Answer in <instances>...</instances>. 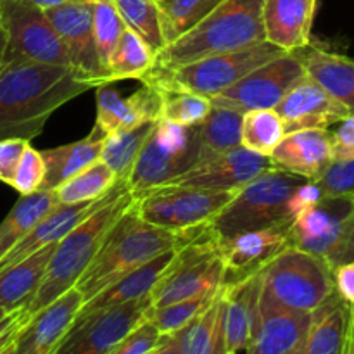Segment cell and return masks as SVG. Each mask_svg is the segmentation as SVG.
Wrapping results in <instances>:
<instances>
[{
	"label": "cell",
	"mask_w": 354,
	"mask_h": 354,
	"mask_svg": "<svg viewBox=\"0 0 354 354\" xmlns=\"http://www.w3.org/2000/svg\"><path fill=\"white\" fill-rule=\"evenodd\" d=\"M90 88L97 86L68 66L6 61L0 68V140L30 142L62 104Z\"/></svg>",
	"instance_id": "cell-1"
},
{
	"label": "cell",
	"mask_w": 354,
	"mask_h": 354,
	"mask_svg": "<svg viewBox=\"0 0 354 354\" xmlns=\"http://www.w3.org/2000/svg\"><path fill=\"white\" fill-rule=\"evenodd\" d=\"M265 0H223L199 24L166 45L151 71H169L209 55L242 50L265 41Z\"/></svg>",
	"instance_id": "cell-2"
},
{
	"label": "cell",
	"mask_w": 354,
	"mask_h": 354,
	"mask_svg": "<svg viewBox=\"0 0 354 354\" xmlns=\"http://www.w3.org/2000/svg\"><path fill=\"white\" fill-rule=\"evenodd\" d=\"M133 203L135 196L130 190L118 194L97 207L55 244L44 279L26 306L28 313H37L76 286L80 277L102 248L113 225L133 206Z\"/></svg>",
	"instance_id": "cell-3"
},
{
	"label": "cell",
	"mask_w": 354,
	"mask_h": 354,
	"mask_svg": "<svg viewBox=\"0 0 354 354\" xmlns=\"http://www.w3.org/2000/svg\"><path fill=\"white\" fill-rule=\"evenodd\" d=\"M182 239V232L154 227L140 220L133 203V206L113 225L102 248L75 287L82 292L83 299L88 301L144 263L169 249L178 248Z\"/></svg>",
	"instance_id": "cell-4"
},
{
	"label": "cell",
	"mask_w": 354,
	"mask_h": 354,
	"mask_svg": "<svg viewBox=\"0 0 354 354\" xmlns=\"http://www.w3.org/2000/svg\"><path fill=\"white\" fill-rule=\"evenodd\" d=\"M175 256L151 294L152 310L180 301L216 294L225 282L220 239L209 223L182 232Z\"/></svg>",
	"instance_id": "cell-5"
},
{
	"label": "cell",
	"mask_w": 354,
	"mask_h": 354,
	"mask_svg": "<svg viewBox=\"0 0 354 354\" xmlns=\"http://www.w3.org/2000/svg\"><path fill=\"white\" fill-rule=\"evenodd\" d=\"M304 182L303 176L282 169H266L235 192L230 203L209 221V228L221 242L244 232L292 223L287 203Z\"/></svg>",
	"instance_id": "cell-6"
},
{
	"label": "cell",
	"mask_w": 354,
	"mask_h": 354,
	"mask_svg": "<svg viewBox=\"0 0 354 354\" xmlns=\"http://www.w3.org/2000/svg\"><path fill=\"white\" fill-rule=\"evenodd\" d=\"M280 54H283V50L265 40L242 50L209 55L169 71H151L140 82L161 90L190 92L213 99L259 66L279 57Z\"/></svg>",
	"instance_id": "cell-7"
},
{
	"label": "cell",
	"mask_w": 354,
	"mask_h": 354,
	"mask_svg": "<svg viewBox=\"0 0 354 354\" xmlns=\"http://www.w3.org/2000/svg\"><path fill=\"white\" fill-rule=\"evenodd\" d=\"M261 292L280 306L313 313L335 292L334 275L324 258L290 245L261 272Z\"/></svg>",
	"instance_id": "cell-8"
},
{
	"label": "cell",
	"mask_w": 354,
	"mask_h": 354,
	"mask_svg": "<svg viewBox=\"0 0 354 354\" xmlns=\"http://www.w3.org/2000/svg\"><path fill=\"white\" fill-rule=\"evenodd\" d=\"M201 161L203 147L197 127H183L159 120L152 127L133 169L128 175V190L137 197L183 175Z\"/></svg>",
	"instance_id": "cell-9"
},
{
	"label": "cell",
	"mask_w": 354,
	"mask_h": 354,
	"mask_svg": "<svg viewBox=\"0 0 354 354\" xmlns=\"http://www.w3.org/2000/svg\"><path fill=\"white\" fill-rule=\"evenodd\" d=\"M237 190H199L183 187H154L135 197L138 218L173 232L209 223L232 201Z\"/></svg>",
	"instance_id": "cell-10"
},
{
	"label": "cell",
	"mask_w": 354,
	"mask_h": 354,
	"mask_svg": "<svg viewBox=\"0 0 354 354\" xmlns=\"http://www.w3.org/2000/svg\"><path fill=\"white\" fill-rule=\"evenodd\" d=\"M0 28L7 38L3 62L28 59L71 68L61 38L40 7L24 0H0Z\"/></svg>",
	"instance_id": "cell-11"
},
{
	"label": "cell",
	"mask_w": 354,
	"mask_h": 354,
	"mask_svg": "<svg viewBox=\"0 0 354 354\" xmlns=\"http://www.w3.org/2000/svg\"><path fill=\"white\" fill-rule=\"evenodd\" d=\"M304 76L306 69L299 55L296 52H283L209 100L213 106L242 114L254 109H275L286 93Z\"/></svg>",
	"instance_id": "cell-12"
},
{
	"label": "cell",
	"mask_w": 354,
	"mask_h": 354,
	"mask_svg": "<svg viewBox=\"0 0 354 354\" xmlns=\"http://www.w3.org/2000/svg\"><path fill=\"white\" fill-rule=\"evenodd\" d=\"M151 310V296H147L76 320L54 354H109Z\"/></svg>",
	"instance_id": "cell-13"
},
{
	"label": "cell",
	"mask_w": 354,
	"mask_h": 354,
	"mask_svg": "<svg viewBox=\"0 0 354 354\" xmlns=\"http://www.w3.org/2000/svg\"><path fill=\"white\" fill-rule=\"evenodd\" d=\"M48 23L61 38L69 66L95 86L109 85V78L100 66L93 38V2L64 0L44 9Z\"/></svg>",
	"instance_id": "cell-14"
},
{
	"label": "cell",
	"mask_w": 354,
	"mask_h": 354,
	"mask_svg": "<svg viewBox=\"0 0 354 354\" xmlns=\"http://www.w3.org/2000/svg\"><path fill=\"white\" fill-rule=\"evenodd\" d=\"M354 211V196L322 197L292 220L289 228L292 248L320 256L327 261L344 234Z\"/></svg>",
	"instance_id": "cell-15"
},
{
	"label": "cell",
	"mask_w": 354,
	"mask_h": 354,
	"mask_svg": "<svg viewBox=\"0 0 354 354\" xmlns=\"http://www.w3.org/2000/svg\"><path fill=\"white\" fill-rule=\"evenodd\" d=\"M272 168L266 156L254 154L241 145L237 149L207 158L183 175L159 187H183L199 190H239Z\"/></svg>",
	"instance_id": "cell-16"
},
{
	"label": "cell",
	"mask_w": 354,
	"mask_h": 354,
	"mask_svg": "<svg viewBox=\"0 0 354 354\" xmlns=\"http://www.w3.org/2000/svg\"><path fill=\"white\" fill-rule=\"evenodd\" d=\"M289 228L290 223L275 225L221 241L220 252L225 263L223 283H234L261 273L280 252L292 245Z\"/></svg>",
	"instance_id": "cell-17"
},
{
	"label": "cell",
	"mask_w": 354,
	"mask_h": 354,
	"mask_svg": "<svg viewBox=\"0 0 354 354\" xmlns=\"http://www.w3.org/2000/svg\"><path fill=\"white\" fill-rule=\"evenodd\" d=\"M282 118L286 133L299 130H330L351 111L328 95L315 80L304 76L286 93L275 107Z\"/></svg>",
	"instance_id": "cell-18"
},
{
	"label": "cell",
	"mask_w": 354,
	"mask_h": 354,
	"mask_svg": "<svg viewBox=\"0 0 354 354\" xmlns=\"http://www.w3.org/2000/svg\"><path fill=\"white\" fill-rule=\"evenodd\" d=\"M82 292L76 287L33 313L14 339V354H54L73 327L80 308Z\"/></svg>",
	"instance_id": "cell-19"
},
{
	"label": "cell",
	"mask_w": 354,
	"mask_h": 354,
	"mask_svg": "<svg viewBox=\"0 0 354 354\" xmlns=\"http://www.w3.org/2000/svg\"><path fill=\"white\" fill-rule=\"evenodd\" d=\"M97 88V123L93 130L104 137L161 120L162 92L154 85L142 83L140 88L130 97H121L109 85Z\"/></svg>",
	"instance_id": "cell-20"
},
{
	"label": "cell",
	"mask_w": 354,
	"mask_h": 354,
	"mask_svg": "<svg viewBox=\"0 0 354 354\" xmlns=\"http://www.w3.org/2000/svg\"><path fill=\"white\" fill-rule=\"evenodd\" d=\"M220 297L225 351H245L258 328L261 273L234 283H223Z\"/></svg>",
	"instance_id": "cell-21"
},
{
	"label": "cell",
	"mask_w": 354,
	"mask_h": 354,
	"mask_svg": "<svg viewBox=\"0 0 354 354\" xmlns=\"http://www.w3.org/2000/svg\"><path fill=\"white\" fill-rule=\"evenodd\" d=\"M311 313L294 311L273 303L261 292L259 322L248 354H287L306 341Z\"/></svg>",
	"instance_id": "cell-22"
},
{
	"label": "cell",
	"mask_w": 354,
	"mask_h": 354,
	"mask_svg": "<svg viewBox=\"0 0 354 354\" xmlns=\"http://www.w3.org/2000/svg\"><path fill=\"white\" fill-rule=\"evenodd\" d=\"M268 159L272 168L315 182L332 161L330 131L313 128L287 133Z\"/></svg>",
	"instance_id": "cell-23"
},
{
	"label": "cell",
	"mask_w": 354,
	"mask_h": 354,
	"mask_svg": "<svg viewBox=\"0 0 354 354\" xmlns=\"http://www.w3.org/2000/svg\"><path fill=\"white\" fill-rule=\"evenodd\" d=\"M318 0H265V40L283 52H296L311 44V28Z\"/></svg>",
	"instance_id": "cell-24"
},
{
	"label": "cell",
	"mask_w": 354,
	"mask_h": 354,
	"mask_svg": "<svg viewBox=\"0 0 354 354\" xmlns=\"http://www.w3.org/2000/svg\"><path fill=\"white\" fill-rule=\"evenodd\" d=\"M303 354H354L351 304L337 292L311 313Z\"/></svg>",
	"instance_id": "cell-25"
},
{
	"label": "cell",
	"mask_w": 354,
	"mask_h": 354,
	"mask_svg": "<svg viewBox=\"0 0 354 354\" xmlns=\"http://www.w3.org/2000/svg\"><path fill=\"white\" fill-rule=\"evenodd\" d=\"M173 256H175V249H169V251L162 252V254L152 258L151 261L135 268L133 272L123 275L120 280L111 283L109 287L100 290L99 294L90 297L88 301H85L83 306L80 308L78 315H76V320L90 317V315L97 313L100 310H107V308L120 306V304L151 296L152 290L156 289L158 282L161 280L162 273L166 272V268L171 263Z\"/></svg>",
	"instance_id": "cell-26"
},
{
	"label": "cell",
	"mask_w": 354,
	"mask_h": 354,
	"mask_svg": "<svg viewBox=\"0 0 354 354\" xmlns=\"http://www.w3.org/2000/svg\"><path fill=\"white\" fill-rule=\"evenodd\" d=\"M306 75L318 83L328 95L354 113V61L346 55L322 48L308 47L296 50Z\"/></svg>",
	"instance_id": "cell-27"
},
{
	"label": "cell",
	"mask_w": 354,
	"mask_h": 354,
	"mask_svg": "<svg viewBox=\"0 0 354 354\" xmlns=\"http://www.w3.org/2000/svg\"><path fill=\"white\" fill-rule=\"evenodd\" d=\"M55 245L38 249L21 261L0 270V310L3 313L30 304L45 275Z\"/></svg>",
	"instance_id": "cell-28"
},
{
	"label": "cell",
	"mask_w": 354,
	"mask_h": 354,
	"mask_svg": "<svg viewBox=\"0 0 354 354\" xmlns=\"http://www.w3.org/2000/svg\"><path fill=\"white\" fill-rule=\"evenodd\" d=\"M102 144L104 135L97 130H92V133L83 140L41 151L45 161V178L40 192L55 190L66 180L75 176L76 173L85 169L92 162L99 161Z\"/></svg>",
	"instance_id": "cell-29"
},
{
	"label": "cell",
	"mask_w": 354,
	"mask_h": 354,
	"mask_svg": "<svg viewBox=\"0 0 354 354\" xmlns=\"http://www.w3.org/2000/svg\"><path fill=\"white\" fill-rule=\"evenodd\" d=\"M221 290V289H220ZM180 354H225L223 324H221V297L213 301L190 324L175 334Z\"/></svg>",
	"instance_id": "cell-30"
},
{
	"label": "cell",
	"mask_w": 354,
	"mask_h": 354,
	"mask_svg": "<svg viewBox=\"0 0 354 354\" xmlns=\"http://www.w3.org/2000/svg\"><path fill=\"white\" fill-rule=\"evenodd\" d=\"M57 204L54 190L21 196V199L14 204L10 213L0 223V259Z\"/></svg>",
	"instance_id": "cell-31"
},
{
	"label": "cell",
	"mask_w": 354,
	"mask_h": 354,
	"mask_svg": "<svg viewBox=\"0 0 354 354\" xmlns=\"http://www.w3.org/2000/svg\"><path fill=\"white\" fill-rule=\"evenodd\" d=\"M156 54L147 41L130 28H124L111 55L107 75L111 83L120 80H142L154 68Z\"/></svg>",
	"instance_id": "cell-32"
},
{
	"label": "cell",
	"mask_w": 354,
	"mask_h": 354,
	"mask_svg": "<svg viewBox=\"0 0 354 354\" xmlns=\"http://www.w3.org/2000/svg\"><path fill=\"white\" fill-rule=\"evenodd\" d=\"M116 183L118 178L113 169L99 159L80 173H76L75 176L66 180L64 183H61L54 192L59 204L73 206V204L92 203V201L102 199Z\"/></svg>",
	"instance_id": "cell-33"
},
{
	"label": "cell",
	"mask_w": 354,
	"mask_h": 354,
	"mask_svg": "<svg viewBox=\"0 0 354 354\" xmlns=\"http://www.w3.org/2000/svg\"><path fill=\"white\" fill-rule=\"evenodd\" d=\"M241 128L242 113L225 107H211L206 120L197 124L201 147H203V161L241 147Z\"/></svg>",
	"instance_id": "cell-34"
},
{
	"label": "cell",
	"mask_w": 354,
	"mask_h": 354,
	"mask_svg": "<svg viewBox=\"0 0 354 354\" xmlns=\"http://www.w3.org/2000/svg\"><path fill=\"white\" fill-rule=\"evenodd\" d=\"M152 127H154V123H144L135 128H130V130L118 131V133L104 137L102 151H100L99 159L113 169L118 180L127 182L128 175L133 169L135 161H137Z\"/></svg>",
	"instance_id": "cell-35"
},
{
	"label": "cell",
	"mask_w": 354,
	"mask_h": 354,
	"mask_svg": "<svg viewBox=\"0 0 354 354\" xmlns=\"http://www.w3.org/2000/svg\"><path fill=\"white\" fill-rule=\"evenodd\" d=\"M221 2L223 0H156L165 44H171L183 33L192 30Z\"/></svg>",
	"instance_id": "cell-36"
},
{
	"label": "cell",
	"mask_w": 354,
	"mask_h": 354,
	"mask_svg": "<svg viewBox=\"0 0 354 354\" xmlns=\"http://www.w3.org/2000/svg\"><path fill=\"white\" fill-rule=\"evenodd\" d=\"M286 127L275 109H254L242 114L241 145L268 158L286 137Z\"/></svg>",
	"instance_id": "cell-37"
},
{
	"label": "cell",
	"mask_w": 354,
	"mask_h": 354,
	"mask_svg": "<svg viewBox=\"0 0 354 354\" xmlns=\"http://www.w3.org/2000/svg\"><path fill=\"white\" fill-rule=\"evenodd\" d=\"M130 30L140 35L156 55L165 48L161 17L156 0H111Z\"/></svg>",
	"instance_id": "cell-38"
},
{
	"label": "cell",
	"mask_w": 354,
	"mask_h": 354,
	"mask_svg": "<svg viewBox=\"0 0 354 354\" xmlns=\"http://www.w3.org/2000/svg\"><path fill=\"white\" fill-rule=\"evenodd\" d=\"M124 28H127V24L121 19L120 12L111 0H95L93 2V38H95L100 66H102L106 75L111 55H113L114 47H116ZM107 78H109V75H107Z\"/></svg>",
	"instance_id": "cell-39"
},
{
	"label": "cell",
	"mask_w": 354,
	"mask_h": 354,
	"mask_svg": "<svg viewBox=\"0 0 354 354\" xmlns=\"http://www.w3.org/2000/svg\"><path fill=\"white\" fill-rule=\"evenodd\" d=\"M161 120L169 121V123L183 124V127H197V124L206 120L211 107H213L207 97L197 95V93L171 92V90H161Z\"/></svg>",
	"instance_id": "cell-40"
},
{
	"label": "cell",
	"mask_w": 354,
	"mask_h": 354,
	"mask_svg": "<svg viewBox=\"0 0 354 354\" xmlns=\"http://www.w3.org/2000/svg\"><path fill=\"white\" fill-rule=\"evenodd\" d=\"M220 292V290H218ZM216 292V294H218ZM216 294H209V296H199L192 297V299L180 301V303L168 304V306L162 308H154L149 313V318L152 320V324L156 325V328L159 330V334L165 337V335H175L176 332L182 330L187 324L194 320L211 301L216 297Z\"/></svg>",
	"instance_id": "cell-41"
},
{
	"label": "cell",
	"mask_w": 354,
	"mask_h": 354,
	"mask_svg": "<svg viewBox=\"0 0 354 354\" xmlns=\"http://www.w3.org/2000/svg\"><path fill=\"white\" fill-rule=\"evenodd\" d=\"M315 183L324 197L354 196V158L332 159Z\"/></svg>",
	"instance_id": "cell-42"
},
{
	"label": "cell",
	"mask_w": 354,
	"mask_h": 354,
	"mask_svg": "<svg viewBox=\"0 0 354 354\" xmlns=\"http://www.w3.org/2000/svg\"><path fill=\"white\" fill-rule=\"evenodd\" d=\"M45 178V161L40 151L31 147L30 144L24 149L19 162H17L16 173L10 182V187L21 194V196H31L40 192L41 183Z\"/></svg>",
	"instance_id": "cell-43"
},
{
	"label": "cell",
	"mask_w": 354,
	"mask_h": 354,
	"mask_svg": "<svg viewBox=\"0 0 354 354\" xmlns=\"http://www.w3.org/2000/svg\"><path fill=\"white\" fill-rule=\"evenodd\" d=\"M162 335L152 324L151 318L142 320L130 334L123 337V341L116 346L109 354H152L161 342Z\"/></svg>",
	"instance_id": "cell-44"
},
{
	"label": "cell",
	"mask_w": 354,
	"mask_h": 354,
	"mask_svg": "<svg viewBox=\"0 0 354 354\" xmlns=\"http://www.w3.org/2000/svg\"><path fill=\"white\" fill-rule=\"evenodd\" d=\"M330 131L332 159L354 158V113L348 114Z\"/></svg>",
	"instance_id": "cell-45"
},
{
	"label": "cell",
	"mask_w": 354,
	"mask_h": 354,
	"mask_svg": "<svg viewBox=\"0 0 354 354\" xmlns=\"http://www.w3.org/2000/svg\"><path fill=\"white\" fill-rule=\"evenodd\" d=\"M30 144L24 138H6L0 140V182L10 185L16 173L17 162L23 156L24 149Z\"/></svg>",
	"instance_id": "cell-46"
},
{
	"label": "cell",
	"mask_w": 354,
	"mask_h": 354,
	"mask_svg": "<svg viewBox=\"0 0 354 354\" xmlns=\"http://www.w3.org/2000/svg\"><path fill=\"white\" fill-rule=\"evenodd\" d=\"M322 192L318 189V185L315 182H304L290 194L289 197V203H287V207H289V214L290 218H296L297 214L303 213L304 209L311 207L313 204H317L318 201L322 199Z\"/></svg>",
	"instance_id": "cell-47"
},
{
	"label": "cell",
	"mask_w": 354,
	"mask_h": 354,
	"mask_svg": "<svg viewBox=\"0 0 354 354\" xmlns=\"http://www.w3.org/2000/svg\"><path fill=\"white\" fill-rule=\"evenodd\" d=\"M332 275H334V287L337 296L354 306V261L337 265L332 270Z\"/></svg>",
	"instance_id": "cell-48"
},
{
	"label": "cell",
	"mask_w": 354,
	"mask_h": 354,
	"mask_svg": "<svg viewBox=\"0 0 354 354\" xmlns=\"http://www.w3.org/2000/svg\"><path fill=\"white\" fill-rule=\"evenodd\" d=\"M348 261H354V211L351 216H349L348 223H346L341 242H339L337 248L327 258V263L330 265L332 270L337 265H341V263Z\"/></svg>",
	"instance_id": "cell-49"
},
{
	"label": "cell",
	"mask_w": 354,
	"mask_h": 354,
	"mask_svg": "<svg viewBox=\"0 0 354 354\" xmlns=\"http://www.w3.org/2000/svg\"><path fill=\"white\" fill-rule=\"evenodd\" d=\"M30 317L31 315L28 313L26 308L10 311V313H6L3 317H0V349L6 344H9L19 334V330L30 320Z\"/></svg>",
	"instance_id": "cell-50"
},
{
	"label": "cell",
	"mask_w": 354,
	"mask_h": 354,
	"mask_svg": "<svg viewBox=\"0 0 354 354\" xmlns=\"http://www.w3.org/2000/svg\"><path fill=\"white\" fill-rule=\"evenodd\" d=\"M152 354H180L178 342H176L175 335H165Z\"/></svg>",
	"instance_id": "cell-51"
},
{
	"label": "cell",
	"mask_w": 354,
	"mask_h": 354,
	"mask_svg": "<svg viewBox=\"0 0 354 354\" xmlns=\"http://www.w3.org/2000/svg\"><path fill=\"white\" fill-rule=\"evenodd\" d=\"M24 2L40 7V9H48V7H54L57 6V3H62L64 0H24Z\"/></svg>",
	"instance_id": "cell-52"
},
{
	"label": "cell",
	"mask_w": 354,
	"mask_h": 354,
	"mask_svg": "<svg viewBox=\"0 0 354 354\" xmlns=\"http://www.w3.org/2000/svg\"><path fill=\"white\" fill-rule=\"evenodd\" d=\"M6 45H7L6 33H3L2 28H0V68H2V64H3V54H6Z\"/></svg>",
	"instance_id": "cell-53"
},
{
	"label": "cell",
	"mask_w": 354,
	"mask_h": 354,
	"mask_svg": "<svg viewBox=\"0 0 354 354\" xmlns=\"http://www.w3.org/2000/svg\"><path fill=\"white\" fill-rule=\"evenodd\" d=\"M14 339L9 342V344H6L2 349H0V354H14Z\"/></svg>",
	"instance_id": "cell-54"
},
{
	"label": "cell",
	"mask_w": 354,
	"mask_h": 354,
	"mask_svg": "<svg viewBox=\"0 0 354 354\" xmlns=\"http://www.w3.org/2000/svg\"><path fill=\"white\" fill-rule=\"evenodd\" d=\"M303 349H304V344H303V346H299V348L292 349V351L287 353V354H303Z\"/></svg>",
	"instance_id": "cell-55"
},
{
	"label": "cell",
	"mask_w": 354,
	"mask_h": 354,
	"mask_svg": "<svg viewBox=\"0 0 354 354\" xmlns=\"http://www.w3.org/2000/svg\"><path fill=\"white\" fill-rule=\"evenodd\" d=\"M351 322H353V334H354V306H351Z\"/></svg>",
	"instance_id": "cell-56"
},
{
	"label": "cell",
	"mask_w": 354,
	"mask_h": 354,
	"mask_svg": "<svg viewBox=\"0 0 354 354\" xmlns=\"http://www.w3.org/2000/svg\"><path fill=\"white\" fill-rule=\"evenodd\" d=\"M3 315H6V313H3V311H2V310H0V317H3Z\"/></svg>",
	"instance_id": "cell-57"
},
{
	"label": "cell",
	"mask_w": 354,
	"mask_h": 354,
	"mask_svg": "<svg viewBox=\"0 0 354 354\" xmlns=\"http://www.w3.org/2000/svg\"><path fill=\"white\" fill-rule=\"evenodd\" d=\"M225 354H237V353H232V351H228V353H225Z\"/></svg>",
	"instance_id": "cell-58"
},
{
	"label": "cell",
	"mask_w": 354,
	"mask_h": 354,
	"mask_svg": "<svg viewBox=\"0 0 354 354\" xmlns=\"http://www.w3.org/2000/svg\"><path fill=\"white\" fill-rule=\"evenodd\" d=\"M86 2H95V0H86Z\"/></svg>",
	"instance_id": "cell-59"
}]
</instances>
